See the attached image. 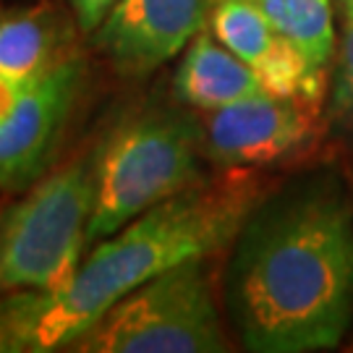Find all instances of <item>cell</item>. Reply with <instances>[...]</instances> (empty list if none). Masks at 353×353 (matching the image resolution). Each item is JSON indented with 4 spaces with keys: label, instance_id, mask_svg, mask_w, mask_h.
Listing matches in <instances>:
<instances>
[{
    "label": "cell",
    "instance_id": "cell-1",
    "mask_svg": "<svg viewBox=\"0 0 353 353\" xmlns=\"http://www.w3.org/2000/svg\"><path fill=\"white\" fill-rule=\"evenodd\" d=\"M230 327L252 353L330 351L353 322V207L332 170L254 204L223 275Z\"/></svg>",
    "mask_w": 353,
    "mask_h": 353
},
{
    "label": "cell",
    "instance_id": "cell-2",
    "mask_svg": "<svg viewBox=\"0 0 353 353\" xmlns=\"http://www.w3.org/2000/svg\"><path fill=\"white\" fill-rule=\"evenodd\" d=\"M262 196L265 189L249 170L204 178L97 241L65 288L0 296V353L65 351L147 280L230 246Z\"/></svg>",
    "mask_w": 353,
    "mask_h": 353
},
{
    "label": "cell",
    "instance_id": "cell-3",
    "mask_svg": "<svg viewBox=\"0 0 353 353\" xmlns=\"http://www.w3.org/2000/svg\"><path fill=\"white\" fill-rule=\"evenodd\" d=\"M202 118L152 108L121 121L97 144V196L87 243L108 239L150 207L204 181Z\"/></svg>",
    "mask_w": 353,
    "mask_h": 353
},
{
    "label": "cell",
    "instance_id": "cell-4",
    "mask_svg": "<svg viewBox=\"0 0 353 353\" xmlns=\"http://www.w3.org/2000/svg\"><path fill=\"white\" fill-rule=\"evenodd\" d=\"M97 150L74 157L0 210V296L65 288L84 259Z\"/></svg>",
    "mask_w": 353,
    "mask_h": 353
},
{
    "label": "cell",
    "instance_id": "cell-5",
    "mask_svg": "<svg viewBox=\"0 0 353 353\" xmlns=\"http://www.w3.org/2000/svg\"><path fill=\"white\" fill-rule=\"evenodd\" d=\"M65 351L223 353L230 351L207 259L196 256L147 280L87 327Z\"/></svg>",
    "mask_w": 353,
    "mask_h": 353
},
{
    "label": "cell",
    "instance_id": "cell-6",
    "mask_svg": "<svg viewBox=\"0 0 353 353\" xmlns=\"http://www.w3.org/2000/svg\"><path fill=\"white\" fill-rule=\"evenodd\" d=\"M199 118L204 157L220 170L285 165L314 150L325 128L322 113L267 89Z\"/></svg>",
    "mask_w": 353,
    "mask_h": 353
},
{
    "label": "cell",
    "instance_id": "cell-7",
    "mask_svg": "<svg viewBox=\"0 0 353 353\" xmlns=\"http://www.w3.org/2000/svg\"><path fill=\"white\" fill-rule=\"evenodd\" d=\"M84 76L87 63L74 52L19 94L8 118L0 123V191H26L50 173Z\"/></svg>",
    "mask_w": 353,
    "mask_h": 353
},
{
    "label": "cell",
    "instance_id": "cell-8",
    "mask_svg": "<svg viewBox=\"0 0 353 353\" xmlns=\"http://www.w3.org/2000/svg\"><path fill=\"white\" fill-rule=\"evenodd\" d=\"M212 0H118L92 45L121 76H147L210 26Z\"/></svg>",
    "mask_w": 353,
    "mask_h": 353
},
{
    "label": "cell",
    "instance_id": "cell-9",
    "mask_svg": "<svg viewBox=\"0 0 353 353\" xmlns=\"http://www.w3.org/2000/svg\"><path fill=\"white\" fill-rule=\"evenodd\" d=\"M74 13L68 16L55 3L11 13L0 19V76L19 92L74 55Z\"/></svg>",
    "mask_w": 353,
    "mask_h": 353
},
{
    "label": "cell",
    "instance_id": "cell-10",
    "mask_svg": "<svg viewBox=\"0 0 353 353\" xmlns=\"http://www.w3.org/2000/svg\"><path fill=\"white\" fill-rule=\"evenodd\" d=\"M262 89L265 84L259 74L228 50L210 32V26L191 39L173 74V94L196 113L225 108Z\"/></svg>",
    "mask_w": 353,
    "mask_h": 353
},
{
    "label": "cell",
    "instance_id": "cell-11",
    "mask_svg": "<svg viewBox=\"0 0 353 353\" xmlns=\"http://www.w3.org/2000/svg\"><path fill=\"white\" fill-rule=\"evenodd\" d=\"M314 65L330 68L335 58V21L330 0H252Z\"/></svg>",
    "mask_w": 353,
    "mask_h": 353
},
{
    "label": "cell",
    "instance_id": "cell-12",
    "mask_svg": "<svg viewBox=\"0 0 353 353\" xmlns=\"http://www.w3.org/2000/svg\"><path fill=\"white\" fill-rule=\"evenodd\" d=\"M210 32L254 71L278 45V32L252 0H212Z\"/></svg>",
    "mask_w": 353,
    "mask_h": 353
},
{
    "label": "cell",
    "instance_id": "cell-13",
    "mask_svg": "<svg viewBox=\"0 0 353 353\" xmlns=\"http://www.w3.org/2000/svg\"><path fill=\"white\" fill-rule=\"evenodd\" d=\"M327 118L345 139L353 141V8H343L341 42L330 68Z\"/></svg>",
    "mask_w": 353,
    "mask_h": 353
},
{
    "label": "cell",
    "instance_id": "cell-14",
    "mask_svg": "<svg viewBox=\"0 0 353 353\" xmlns=\"http://www.w3.org/2000/svg\"><path fill=\"white\" fill-rule=\"evenodd\" d=\"M68 3H71V13L79 24V32L92 34L105 21V16L118 0H68Z\"/></svg>",
    "mask_w": 353,
    "mask_h": 353
},
{
    "label": "cell",
    "instance_id": "cell-15",
    "mask_svg": "<svg viewBox=\"0 0 353 353\" xmlns=\"http://www.w3.org/2000/svg\"><path fill=\"white\" fill-rule=\"evenodd\" d=\"M19 89L13 87V84H8L3 76H0V123L8 118V113L13 110V105H16V100H19Z\"/></svg>",
    "mask_w": 353,
    "mask_h": 353
},
{
    "label": "cell",
    "instance_id": "cell-16",
    "mask_svg": "<svg viewBox=\"0 0 353 353\" xmlns=\"http://www.w3.org/2000/svg\"><path fill=\"white\" fill-rule=\"evenodd\" d=\"M341 3V8H353V0H338Z\"/></svg>",
    "mask_w": 353,
    "mask_h": 353
}]
</instances>
